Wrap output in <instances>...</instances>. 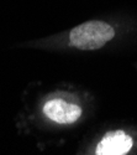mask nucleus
Here are the masks:
<instances>
[{
    "mask_svg": "<svg viewBox=\"0 0 137 155\" xmlns=\"http://www.w3.org/2000/svg\"><path fill=\"white\" fill-rule=\"evenodd\" d=\"M115 36L114 28L104 21H86L69 32V44L79 50H99Z\"/></svg>",
    "mask_w": 137,
    "mask_h": 155,
    "instance_id": "obj_1",
    "label": "nucleus"
},
{
    "mask_svg": "<svg viewBox=\"0 0 137 155\" xmlns=\"http://www.w3.org/2000/svg\"><path fill=\"white\" fill-rule=\"evenodd\" d=\"M43 113L48 119L58 124H70L80 118L82 108L63 99H52L43 106Z\"/></svg>",
    "mask_w": 137,
    "mask_h": 155,
    "instance_id": "obj_2",
    "label": "nucleus"
},
{
    "mask_svg": "<svg viewBox=\"0 0 137 155\" xmlns=\"http://www.w3.org/2000/svg\"><path fill=\"white\" fill-rule=\"evenodd\" d=\"M133 145L132 138L123 130L109 132L95 149L96 155H125Z\"/></svg>",
    "mask_w": 137,
    "mask_h": 155,
    "instance_id": "obj_3",
    "label": "nucleus"
}]
</instances>
